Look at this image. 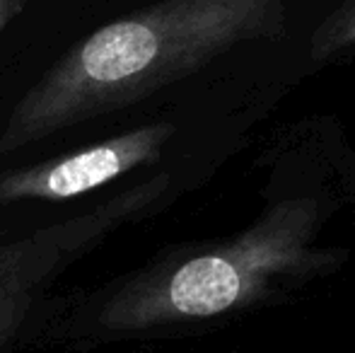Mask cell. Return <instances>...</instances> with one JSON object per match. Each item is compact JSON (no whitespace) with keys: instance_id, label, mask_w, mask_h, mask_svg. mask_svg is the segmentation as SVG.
<instances>
[{"instance_id":"8992f818","label":"cell","mask_w":355,"mask_h":353,"mask_svg":"<svg viewBox=\"0 0 355 353\" xmlns=\"http://www.w3.org/2000/svg\"><path fill=\"white\" fill-rule=\"evenodd\" d=\"M27 10L24 0H0V34Z\"/></svg>"},{"instance_id":"6da1fadb","label":"cell","mask_w":355,"mask_h":353,"mask_svg":"<svg viewBox=\"0 0 355 353\" xmlns=\"http://www.w3.org/2000/svg\"><path fill=\"white\" fill-rule=\"evenodd\" d=\"M281 0H167L78 42L12 107L0 155L107 117L189 78L237 46L283 34Z\"/></svg>"},{"instance_id":"277c9868","label":"cell","mask_w":355,"mask_h":353,"mask_svg":"<svg viewBox=\"0 0 355 353\" xmlns=\"http://www.w3.org/2000/svg\"><path fill=\"white\" fill-rule=\"evenodd\" d=\"M174 123H145L51 160L0 172V206L19 201H68L153 165L174 136Z\"/></svg>"},{"instance_id":"3957f363","label":"cell","mask_w":355,"mask_h":353,"mask_svg":"<svg viewBox=\"0 0 355 353\" xmlns=\"http://www.w3.org/2000/svg\"><path fill=\"white\" fill-rule=\"evenodd\" d=\"M167 189L169 179L164 175L150 177L66 221L0 242V353L12 349L34 305L75 261L148 213L167 196Z\"/></svg>"},{"instance_id":"5b68a950","label":"cell","mask_w":355,"mask_h":353,"mask_svg":"<svg viewBox=\"0 0 355 353\" xmlns=\"http://www.w3.org/2000/svg\"><path fill=\"white\" fill-rule=\"evenodd\" d=\"M355 53V3L341 5L314 27L309 37V61L327 63Z\"/></svg>"},{"instance_id":"7a4b0ae2","label":"cell","mask_w":355,"mask_h":353,"mask_svg":"<svg viewBox=\"0 0 355 353\" xmlns=\"http://www.w3.org/2000/svg\"><path fill=\"white\" fill-rule=\"evenodd\" d=\"M331 216L322 196L278 198L239 235L174 252L99 291L85 329L136 339L271 305L346 261V250L322 245Z\"/></svg>"}]
</instances>
